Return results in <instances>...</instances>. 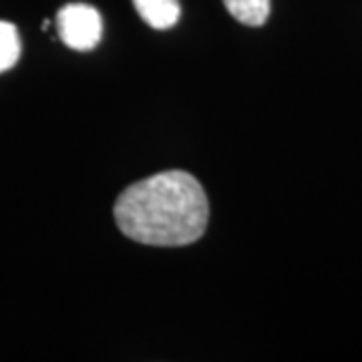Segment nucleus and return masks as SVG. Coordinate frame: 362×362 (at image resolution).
Instances as JSON below:
<instances>
[{"instance_id":"1","label":"nucleus","mask_w":362,"mask_h":362,"mask_svg":"<svg viewBox=\"0 0 362 362\" xmlns=\"http://www.w3.org/2000/svg\"><path fill=\"white\" fill-rule=\"evenodd\" d=\"M119 230L145 246L177 247L197 242L206 232L209 204L194 175L163 171L137 181L115 204Z\"/></svg>"},{"instance_id":"2","label":"nucleus","mask_w":362,"mask_h":362,"mask_svg":"<svg viewBox=\"0 0 362 362\" xmlns=\"http://www.w3.org/2000/svg\"><path fill=\"white\" fill-rule=\"evenodd\" d=\"M59 37L69 49L90 51L103 37V21L97 8L89 4H66L57 14Z\"/></svg>"},{"instance_id":"3","label":"nucleus","mask_w":362,"mask_h":362,"mask_svg":"<svg viewBox=\"0 0 362 362\" xmlns=\"http://www.w3.org/2000/svg\"><path fill=\"white\" fill-rule=\"evenodd\" d=\"M135 11L151 28L165 30L180 21V2L177 0H133Z\"/></svg>"},{"instance_id":"4","label":"nucleus","mask_w":362,"mask_h":362,"mask_svg":"<svg viewBox=\"0 0 362 362\" xmlns=\"http://www.w3.org/2000/svg\"><path fill=\"white\" fill-rule=\"evenodd\" d=\"M228 13L247 26H262L270 16V0H223Z\"/></svg>"},{"instance_id":"5","label":"nucleus","mask_w":362,"mask_h":362,"mask_svg":"<svg viewBox=\"0 0 362 362\" xmlns=\"http://www.w3.org/2000/svg\"><path fill=\"white\" fill-rule=\"evenodd\" d=\"M21 37L16 26L0 21V73L11 71L21 59Z\"/></svg>"}]
</instances>
